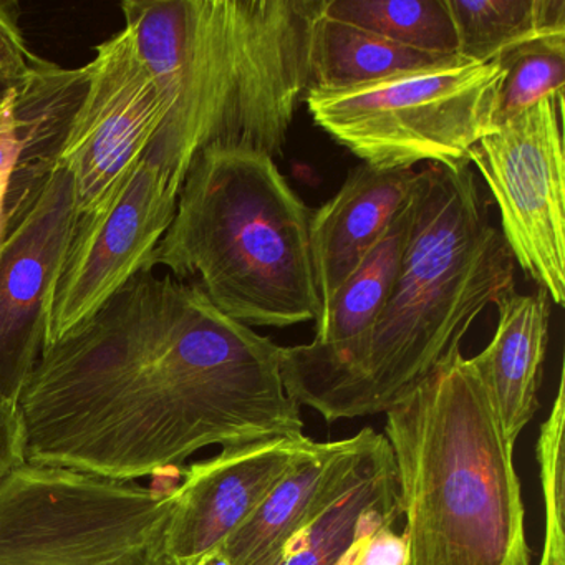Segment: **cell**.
Returning a JSON list of instances; mask_svg holds the SVG:
<instances>
[{
    "mask_svg": "<svg viewBox=\"0 0 565 565\" xmlns=\"http://www.w3.org/2000/svg\"><path fill=\"white\" fill-rule=\"evenodd\" d=\"M282 349L145 270L42 350L19 402L25 462L134 482L207 446L300 438Z\"/></svg>",
    "mask_w": 565,
    "mask_h": 565,
    "instance_id": "obj_1",
    "label": "cell"
},
{
    "mask_svg": "<svg viewBox=\"0 0 565 565\" xmlns=\"http://www.w3.org/2000/svg\"><path fill=\"white\" fill-rule=\"evenodd\" d=\"M408 241L385 306L349 349L284 347L282 380L327 422L395 408L452 355L469 327L515 292V260L471 167L426 164L409 194Z\"/></svg>",
    "mask_w": 565,
    "mask_h": 565,
    "instance_id": "obj_2",
    "label": "cell"
},
{
    "mask_svg": "<svg viewBox=\"0 0 565 565\" xmlns=\"http://www.w3.org/2000/svg\"><path fill=\"white\" fill-rule=\"evenodd\" d=\"M322 8L323 0H125V28L167 108L145 158L183 184L211 147L282 157L310 87Z\"/></svg>",
    "mask_w": 565,
    "mask_h": 565,
    "instance_id": "obj_3",
    "label": "cell"
},
{
    "mask_svg": "<svg viewBox=\"0 0 565 565\" xmlns=\"http://www.w3.org/2000/svg\"><path fill=\"white\" fill-rule=\"evenodd\" d=\"M405 565H532L514 445L469 359L385 413Z\"/></svg>",
    "mask_w": 565,
    "mask_h": 565,
    "instance_id": "obj_4",
    "label": "cell"
},
{
    "mask_svg": "<svg viewBox=\"0 0 565 565\" xmlns=\"http://www.w3.org/2000/svg\"><path fill=\"white\" fill-rule=\"evenodd\" d=\"M310 221L312 210L269 154L211 147L184 177L151 269L196 279L217 310L247 327L317 323Z\"/></svg>",
    "mask_w": 565,
    "mask_h": 565,
    "instance_id": "obj_5",
    "label": "cell"
},
{
    "mask_svg": "<svg viewBox=\"0 0 565 565\" xmlns=\"http://www.w3.org/2000/svg\"><path fill=\"white\" fill-rule=\"evenodd\" d=\"M502 75L498 62L451 57L353 87H309L303 102L313 124L369 167H471L472 147L494 131Z\"/></svg>",
    "mask_w": 565,
    "mask_h": 565,
    "instance_id": "obj_6",
    "label": "cell"
},
{
    "mask_svg": "<svg viewBox=\"0 0 565 565\" xmlns=\"http://www.w3.org/2000/svg\"><path fill=\"white\" fill-rule=\"evenodd\" d=\"M171 491L24 465L0 482V565H178Z\"/></svg>",
    "mask_w": 565,
    "mask_h": 565,
    "instance_id": "obj_7",
    "label": "cell"
},
{
    "mask_svg": "<svg viewBox=\"0 0 565 565\" xmlns=\"http://www.w3.org/2000/svg\"><path fill=\"white\" fill-rule=\"evenodd\" d=\"M564 107L539 102L472 147L475 164L501 214L515 266L555 306L565 302Z\"/></svg>",
    "mask_w": 565,
    "mask_h": 565,
    "instance_id": "obj_8",
    "label": "cell"
},
{
    "mask_svg": "<svg viewBox=\"0 0 565 565\" xmlns=\"http://www.w3.org/2000/svg\"><path fill=\"white\" fill-rule=\"evenodd\" d=\"M180 191L181 183L143 157L107 201L77 217L49 297L44 349L84 326L135 276L153 270Z\"/></svg>",
    "mask_w": 565,
    "mask_h": 565,
    "instance_id": "obj_9",
    "label": "cell"
},
{
    "mask_svg": "<svg viewBox=\"0 0 565 565\" xmlns=\"http://www.w3.org/2000/svg\"><path fill=\"white\" fill-rule=\"evenodd\" d=\"M71 171L57 164L15 200L6 201L0 241V405L19 408L41 359L49 297L75 223Z\"/></svg>",
    "mask_w": 565,
    "mask_h": 565,
    "instance_id": "obj_10",
    "label": "cell"
},
{
    "mask_svg": "<svg viewBox=\"0 0 565 565\" xmlns=\"http://www.w3.org/2000/svg\"><path fill=\"white\" fill-rule=\"evenodd\" d=\"M85 67L87 92L58 158L74 178L78 216L97 210L125 183L167 117L127 28L97 45Z\"/></svg>",
    "mask_w": 565,
    "mask_h": 565,
    "instance_id": "obj_11",
    "label": "cell"
},
{
    "mask_svg": "<svg viewBox=\"0 0 565 565\" xmlns=\"http://www.w3.org/2000/svg\"><path fill=\"white\" fill-rule=\"evenodd\" d=\"M309 436H266L224 446L173 489L168 551L178 565H213L217 552L279 479L316 448Z\"/></svg>",
    "mask_w": 565,
    "mask_h": 565,
    "instance_id": "obj_12",
    "label": "cell"
},
{
    "mask_svg": "<svg viewBox=\"0 0 565 565\" xmlns=\"http://www.w3.org/2000/svg\"><path fill=\"white\" fill-rule=\"evenodd\" d=\"M376 436L363 428L340 441H317L227 537L214 564L279 565L303 529L349 484Z\"/></svg>",
    "mask_w": 565,
    "mask_h": 565,
    "instance_id": "obj_13",
    "label": "cell"
},
{
    "mask_svg": "<svg viewBox=\"0 0 565 565\" xmlns=\"http://www.w3.org/2000/svg\"><path fill=\"white\" fill-rule=\"evenodd\" d=\"M415 170L353 168L339 193L312 211L310 246L322 309L353 276L405 207Z\"/></svg>",
    "mask_w": 565,
    "mask_h": 565,
    "instance_id": "obj_14",
    "label": "cell"
},
{
    "mask_svg": "<svg viewBox=\"0 0 565 565\" xmlns=\"http://www.w3.org/2000/svg\"><path fill=\"white\" fill-rule=\"evenodd\" d=\"M402 515L395 461L379 433L349 484L303 529L279 565H356L370 537Z\"/></svg>",
    "mask_w": 565,
    "mask_h": 565,
    "instance_id": "obj_15",
    "label": "cell"
},
{
    "mask_svg": "<svg viewBox=\"0 0 565 565\" xmlns=\"http://www.w3.org/2000/svg\"><path fill=\"white\" fill-rule=\"evenodd\" d=\"M498 327L489 345L469 359L515 441L539 409V388L547 352L551 297L511 292L498 303Z\"/></svg>",
    "mask_w": 565,
    "mask_h": 565,
    "instance_id": "obj_16",
    "label": "cell"
},
{
    "mask_svg": "<svg viewBox=\"0 0 565 565\" xmlns=\"http://www.w3.org/2000/svg\"><path fill=\"white\" fill-rule=\"evenodd\" d=\"M88 85L87 67L64 68L35 57L15 85L11 125L18 143L6 200L18 198L58 164L75 114Z\"/></svg>",
    "mask_w": 565,
    "mask_h": 565,
    "instance_id": "obj_17",
    "label": "cell"
},
{
    "mask_svg": "<svg viewBox=\"0 0 565 565\" xmlns=\"http://www.w3.org/2000/svg\"><path fill=\"white\" fill-rule=\"evenodd\" d=\"M409 220L412 207L408 198L385 236L323 307L317 322L316 339L307 343L309 349L322 353L342 352L369 332L392 292L408 241Z\"/></svg>",
    "mask_w": 565,
    "mask_h": 565,
    "instance_id": "obj_18",
    "label": "cell"
},
{
    "mask_svg": "<svg viewBox=\"0 0 565 565\" xmlns=\"http://www.w3.org/2000/svg\"><path fill=\"white\" fill-rule=\"evenodd\" d=\"M451 57L458 55L413 51L355 25L333 21L322 12L310 41V87H353Z\"/></svg>",
    "mask_w": 565,
    "mask_h": 565,
    "instance_id": "obj_19",
    "label": "cell"
},
{
    "mask_svg": "<svg viewBox=\"0 0 565 565\" xmlns=\"http://www.w3.org/2000/svg\"><path fill=\"white\" fill-rule=\"evenodd\" d=\"M458 57L478 64L545 35H565V0H445Z\"/></svg>",
    "mask_w": 565,
    "mask_h": 565,
    "instance_id": "obj_20",
    "label": "cell"
},
{
    "mask_svg": "<svg viewBox=\"0 0 565 565\" xmlns=\"http://www.w3.org/2000/svg\"><path fill=\"white\" fill-rule=\"evenodd\" d=\"M322 12L413 51L458 55L445 0H323Z\"/></svg>",
    "mask_w": 565,
    "mask_h": 565,
    "instance_id": "obj_21",
    "label": "cell"
},
{
    "mask_svg": "<svg viewBox=\"0 0 565 565\" xmlns=\"http://www.w3.org/2000/svg\"><path fill=\"white\" fill-rule=\"evenodd\" d=\"M502 75L494 130L545 98L564 107L565 35H545L499 57Z\"/></svg>",
    "mask_w": 565,
    "mask_h": 565,
    "instance_id": "obj_22",
    "label": "cell"
},
{
    "mask_svg": "<svg viewBox=\"0 0 565 565\" xmlns=\"http://www.w3.org/2000/svg\"><path fill=\"white\" fill-rule=\"evenodd\" d=\"M565 376L558 380L551 415L542 423L537 439L544 498L545 531L539 565H565Z\"/></svg>",
    "mask_w": 565,
    "mask_h": 565,
    "instance_id": "obj_23",
    "label": "cell"
},
{
    "mask_svg": "<svg viewBox=\"0 0 565 565\" xmlns=\"http://www.w3.org/2000/svg\"><path fill=\"white\" fill-rule=\"evenodd\" d=\"M35 57L22 34L19 6L0 2V81L18 85L31 71Z\"/></svg>",
    "mask_w": 565,
    "mask_h": 565,
    "instance_id": "obj_24",
    "label": "cell"
},
{
    "mask_svg": "<svg viewBox=\"0 0 565 565\" xmlns=\"http://www.w3.org/2000/svg\"><path fill=\"white\" fill-rule=\"evenodd\" d=\"M24 462V436L19 408L0 405V482Z\"/></svg>",
    "mask_w": 565,
    "mask_h": 565,
    "instance_id": "obj_25",
    "label": "cell"
},
{
    "mask_svg": "<svg viewBox=\"0 0 565 565\" xmlns=\"http://www.w3.org/2000/svg\"><path fill=\"white\" fill-rule=\"evenodd\" d=\"M408 558L406 535L385 527L369 539L360 552L356 565H405Z\"/></svg>",
    "mask_w": 565,
    "mask_h": 565,
    "instance_id": "obj_26",
    "label": "cell"
},
{
    "mask_svg": "<svg viewBox=\"0 0 565 565\" xmlns=\"http://www.w3.org/2000/svg\"><path fill=\"white\" fill-rule=\"evenodd\" d=\"M15 153H18V143L12 134L11 114L8 110L4 120L0 124V170H4L9 164H14Z\"/></svg>",
    "mask_w": 565,
    "mask_h": 565,
    "instance_id": "obj_27",
    "label": "cell"
},
{
    "mask_svg": "<svg viewBox=\"0 0 565 565\" xmlns=\"http://www.w3.org/2000/svg\"><path fill=\"white\" fill-rule=\"evenodd\" d=\"M12 167L14 164H9L4 170H0V241H2V236H4L6 230V216H4V198L6 190H8L9 177H11Z\"/></svg>",
    "mask_w": 565,
    "mask_h": 565,
    "instance_id": "obj_28",
    "label": "cell"
},
{
    "mask_svg": "<svg viewBox=\"0 0 565 565\" xmlns=\"http://www.w3.org/2000/svg\"><path fill=\"white\" fill-rule=\"evenodd\" d=\"M14 84L0 81V115L4 114L9 105H11L12 97H14Z\"/></svg>",
    "mask_w": 565,
    "mask_h": 565,
    "instance_id": "obj_29",
    "label": "cell"
},
{
    "mask_svg": "<svg viewBox=\"0 0 565 565\" xmlns=\"http://www.w3.org/2000/svg\"><path fill=\"white\" fill-rule=\"evenodd\" d=\"M8 110H9V107H8ZM8 110H6L4 114L0 115V124H2V120H4V117H6V114H8Z\"/></svg>",
    "mask_w": 565,
    "mask_h": 565,
    "instance_id": "obj_30",
    "label": "cell"
}]
</instances>
